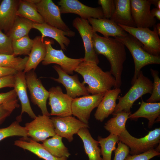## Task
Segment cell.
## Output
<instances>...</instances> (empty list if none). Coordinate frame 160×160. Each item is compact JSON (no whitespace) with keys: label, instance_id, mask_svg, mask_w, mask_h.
I'll return each instance as SVG.
<instances>
[{"label":"cell","instance_id":"1","mask_svg":"<svg viewBox=\"0 0 160 160\" xmlns=\"http://www.w3.org/2000/svg\"><path fill=\"white\" fill-rule=\"evenodd\" d=\"M92 42L96 54L105 56L110 63V71L116 81L114 88H120L122 84L123 64L127 58L125 45L114 38L102 37L94 32Z\"/></svg>","mask_w":160,"mask_h":160},{"label":"cell","instance_id":"2","mask_svg":"<svg viewBox=\"0 0 160 160\" xmlns=\"http://www.w3.org/2000/svg\"><path fill=\"white\" fill-rule=\"evenodd\" d=\"M74 71L82 76L84 81L82 83L88 84L87 89L92 95L105 94L115 86V79L110 71H103L95 63L83 61Z\"/></svg>","mask_w":160,"mask_h":160},{"label":"cell","instance_id":"3","mask_svg":"<svg viewBox=\"0 0 160 160\" xmlns=\"http://www.w3.org/2000/svg\"><path fill=\"white\" fill-rule=\"evenodd\" d=\"M128 49L133 59L135 65L134 76L131 81L132 85L144 67L150 64H160V56L151 55L143 48V44L136 38L128 33L125 36L114 37Z\"/></svg>","mask_w":160,"mask_h":160},{"label":"cell","instance_id":"4","mask_svg":"<svg viewBox=\"0 0 160 160\" xmlns=\"http://www.w3.org/2000/svg\"><path fill=\"white\" fill-rule=\"evenodd\" d=\"M153 86L152 82L141 71L128 92L122 97L118 96L119 102L116 105L113 115L114 116L121 112L131 113V108L134 102L144 95L151 94Z\"/></svg>","mask_w":160,"mask_h":160},{"label":"cell","instance_id":"5","mask_svg":"<svg viewBox=\"0 0 160 160\" xmlns=\"http://www.w3.org/2000/svg\"><path fill=\"white\" fill-rule=\"evenodd\" d=\"M118 137L119 141L130 148L131 155L139 154L154 149L160 143V128H156L139 138L132 136L126 129Z\"/></svg>","mask_w":160,"mask_h":160},{"label":"cell","instance_id":"6","mask_svg":"<svg viewBox=\"0 0 160 160\" xmlns=\"http://www.w3.org/2000/svg\"><path fill=\"white\" fill-rule=\"evenodd\" d=\"M44 42L46 46V53L42 62L44 65L56 64L67 74H73L79 64L84 61L82 58H70L65 55L62 49L57 50L53 48L52 46V41L51 40H45Z\"/></svg>","mask_w":160,"mask_h":160},{"label":"cell","instance_id":"7","mask_svg":"<svg viewBox=\"0 0 160 160\" xmlns=\"http://www.w3.org/2000/svg\"><path fill=\"white\" fill-rule=\"evenodd\" d=\"M128 33L138 40L143 45V49L150 54L160 56V40L159 36L153 29L139 28L119 25Z\"/></svg>","mask_w":160,"mask_h":160},{"label":"cell","instance_id":"8","mask_svg":"<svg viewBox=\"0 0 160 160\" xmlns=\"http://www.w3.org/2000/svg\"><path fill=\"white\" fill-rule=\"evenodd\" d=\"M105 94L83 96L72 99V114L84 123L88 124L91 112L97 107Z\"/></svg>","mask_w":160,"mask_h":160},{"label":"cell","instance_id":"9","mask_svg":"<svg viewBox=\"0 0 160 160\" xmlns=\"http://www.w3.org/2000/svg\"><path fill=\"white\" fill-rule=\"evenodd\" d=\"M26 79L27 88L29 90L32 102L40 108L42 115L49 116L50 113L47 106L49 91L43 86L33 70L27 73Z\"/></svg>","mask_w":160,"mask_h":160},{"label":"cell","instance_id":"10","mask_svg":"<svg viewBox=\"0 0 160 160\" xmlns=\"http://www.w3.org/2000/svg\"><path fill=\"white\" fill-rule=\"evenodd\" d=\"M72 25L78 31L83 42L85 50L84 61L98 65L100 61L94 50L92 42L93 31L88 20L77 17L73 20Z\"/></svg>","mask_w":160,"mask_h":160},{"label":"cell","instance_id":"11","mask_svg":"<svg viewBox=\"0 0 160 160\" xmlns=\"http://www.w3.org/2000/svg\"><path fill=\"white\" fill-rule=\"evenodd\" d=\"M28 137L33 140L43 142L56 133L54 126L49 116L39 115L31 121L25 124Z\"/></svg>","mask_w":160,"mask_h":160},{"label":"cell","instance_id":"12","mask_svg":"<svg viewBox=\"0 0 160 160\" xmlns=\"http://www.w3.org/2000/svg\"><path fill=\"white\" fill-rule=\"evenodd\" d=\"M49 91L50 115L61 117L72 116L71 105L73 98L64 93L60 86L52 87Z\"/></svg>","mask_w":160,"mask_h":160},{"label":"cell","instance_id":"13","mask_svg":"<svg viewBox=\"0 0 160 160\" xmlns=\"http://www.w3.org/2000/svg\"><path fill=\"white\" fill-rule=\"evenodd\" d=\"M61 14H76L84 19L89 18H104L101 7H92L87 6L78 0H60L58 2Z\"/></svg>","mask_w":160,"mask_h":160},{"label":"cell","instance_id":"14","mask_svg":"<svg viewBox=\"0 0 160 160\" xmlns=\"http://www.w3.org/2000/svg\"><path fill=\"white\" fill-rule=\"evenodd\" d=\"M132 15L136 27L148 28L153 27L156 19L151 14V0H130Z\"/></svg>","mask_w":160,"mask_h":160},{"label":"cell","instance_id":"15","mask_svg":"<svg viewBox=\"0 0 160 160\" xmlns=\"http://www.w3.org/2000/svg\"><path fill=\"white\" fill-rule=\"evenodd\" d=\"M56 134L66 138L69 142L73 140V135L82 128L89 127L88 124L81 121L72 116L51 118Z\"/></svg>","mask_w":160,"mask_h":160},{"label":"cell","instance_id":"16","mask_svg":"<svg viewBox=\"0 0 160 160\" xmlns=\"http://www.w3.org/2000/svg\"><path fill=\"white\" fill-rule=\"evenodd\" d=\"M45 23L64 31L70 30L62 19L59 7L52 0H41L36 5Z\"/></svg>","mask_w":160,"mask_h":160},{"label":"cell","instance_id":"17","mask_svg":"<svg viewBox=\"0 0 160 160\" xmlns=\"http://www.w3.org/2000/svg\"><path fill=\"white\" fill-rule=\"evenodd\" d=\"M58 75V78H51L54 81L62 84L65 87L66 94L72 98L76 97L89 95L85 85L79 81L77 74L70 76L57 65L53 66Z\"/></svg>","mask_w":160,"mask_h":160},{"label":"cell","instance_id":"18","mask_svg":"<svg viewBox=\"0 0 160 160\" xmlns=\"http://www.w3.org/2000/svg\"><path fill=\"white\" fill-rule=\"evenodd\" d=\"M33 28L40 32L42 39H44L45 37H49L55 39L64 51L66 50V47H68L70 43V40L66 36L73 37L76 34L75 32L72 30L64 31L45 22L41 24L33 23Z\"/></svg>","mask_w":160,"mask_h":160},{"label":"cell","instance_id":"19","mask_svg":"<svg viewBox=\"0 0 160 160\" xmlns=\"http://www.w3.org/2000/svg\"><path fill=\"white\" fill-rule=\"evenodd\" d=\"M14 89L20 101L21 105L20 114L16 118L17 121H22L23 114L27 113L31 118L34 119L36 116L31 107L27 92V84L25 73L23 71L18 72L15 75Z\"/></svg>","mask_w":160,"mask_h":160},{"label":"cell","instance_id":"20","mask_svg":"<svg viewBox=\"0 0 160 160\" xmlns=\"http://www.w3.org/2000/svg\"><path fill=\"white\" fill-rule=\"evenodd\" d=\"M19 0H3L0 4V31L8 36L17 17Z\"/></svg>","mask_w":160,"mask_h":160},{"label":"cell","instance_id":"21","mask_svg":"<svg viewBox=\"0 0 160 160\" xmlns=\"http://www.w3.org/2000/svg\"><path fill=\"white\" fill-rule=\"evenodd\" d=\"M94 32H98L102 34L103 37H120L126 36L128 33L121 27L110 19H88Z\"/></svg>","mask_w":160,"mask_h":160},{"label":"cell","instance_id":"22","mask_svg":"<svg viewBox=\"0 0 160 160\" xmlns=\"http://www.w3.org/2000/svg\"><path fill=\"white\" fill-rule=\"evenodd\" d=\"M121 91L120 88H115L105 94L94 114L96 120L102 122L113 113L116 106V100Z\"/></svg>","mask_w":160,"mask_h":160},{"label":"cell","instance_id":"23","mask_svg":"<svg viewBox=\"0 0 160 160\" xmlns=\"http://www.w3.org/2000/svg\"><path fill=\"white\" fill-rule=\"evenodd\" d=\"M115 9L110 19L118 25L136 27L131 12L130 0H114Z\"/></svg>","mask_w":160,"mask_h":160},{"label":"cell","instance_id":"24","mask_svg":"<svg viewBox=\"0 0 160 160\" xmlns=\"http://www.w3.org/2000/svg\"><path fill=\"white\" fill-rule=\"evenodd\" d=\"M33 40V44L25 69L23 71L25 73L32 70L34 71L39 64L44 60L46 55V45L41 36H37Z\"/></svg>","mask_w":160,"mask_h":160},{"label":"cell","instance_id":"25","mask_svg":"<svg viewBox=\"0 0 160 160\" xmlns=\"http://www.w3.org/2000/svg\"><path fill=\"white\" fill-rule=\"evenodd\" d=\"M160 115V103H150L144 102L141 99V103L139 108L135 113L131 114L129 119H137L139 118H144L148 120V127H152L156 120Z\"/></svg>","mask_w":160,"mask_h":160},{"label":"cell","instance_id":"26","mask_svg":"<svg viewBox=\"0 0 160 160\" xmlns=\"http://www.w3.org/2000/svg\"><path fill=\"white\" fill-rule=\"evenodd\" d=\"M81 139L89 160H103L98 141L93 139L87 128L80 129L77 133Z\"/></svg>","mask_w":160,"mask_h":160},{"label":"cell","instance_id":"27","mask_svg":"<svg viewBox=\"0 0 160 160\" xmlns=\"http://www.w3.org/2000/svg\"><path fill=\"white\" fill-rule=\"evenodd\" d=\"M14 144L32 153L44 160H67L68 158L66 157H57L54 156L45 149L41 144L32 139H29L28 141L21 140H16Z\"/></svg>","mask_w":160,"mask_h":160},{"label":"cell","instance_id":"28","mask_svg":"<svg viewBox=\"0 0 160 160\" xmlns=\"http://www.w3.org/2000/svg\"><path fill=\"white\" fill-rule=\"evenodd\" d=\"M62 137L55 134L52 137L47 139L41 144L43 147L54 156L68 158L71 154L62 140Z\"/></svg>","mask_w":160,"mask_h":160},{"label":"cell","instance_id":"29","mask_svg":"<svg viewBox=\"0 0 160 160\" xmlns=\"http://www.w3.org/2000/svg\"><path fill=\"white\" fill-rule=\"evenodd\" d=\"M17 16L28 19L35 23L44 22L38 11L36 5L30 3L25 0H19L16 12Z\"/></svg>","mask_w":160,"mask_h":160},{"label":"cell","instance_id":"30","mask_svg":"<svg viewBox=\"0 0 160 160\" xmlns=\"http://www.w3.org/2000/svg\"><path fill=\"white\" fill-rule=\"evenodd\" d=\"M131 114L124 112L117 113L105 124L104 128L110 134L119 136L126 129V123Z\"/></svg>","mask_w":160,"mask_h":160},{"label":"cell","instance_id":"31","mask_svg":"<svg viewBox=\"0 0 160 160\" xmlns=\"http://www.w3.org/2000/svg\"><path fill=\"white\" fill-rule=\"evenodd\" d=\"M33 23L28 19L17 16L8 36L13 40L28 35Z\"/></svg>","mask_w":160,"mask_h":160},{"label":"cell","instance_id":"32","mask_svg":"<svg viewBox=\"0 0 160 160\" xmlns=\"http://www.w3.org/2000/svg\"><path fill=\"white\" fill-rule=\"evenodd\" d=\"M28 56L22 58L12 54H0V67L13 69L17 72L24 71Z\"/></svg>","mask_w":160,"mask_h":160},{"label":"cell","instance_id":"33","mask_svg":"<svg viewBox=\"0 0 160 160\" xmlns=\"http://www.w3.org/2000/svg\"><path fill=\"white\" fill-rule=\"evenodd\" d=\"M97 139L101 147L103 160H111L112 152L116 149V144L119 141L118 136L110 134L105 138L98 136Z\"/></svg>","mask_w":160,"mask_h":160},{"label":"cell","instance_id":"34","mask_svg":"<svg viewBox=\"0 0 160 160\" xmlns=\"http://www.w3.org/2000/svg\"><path fill=\"white\" fill-rule=\"evenodd\" d=\"M33 40L28 35L12 40L13 54L15 56L21 55H29L32 48Z\"/></svg>","mask_w":160,"mask_h":160},{"label":"cell","instance_id":"35","mask_svg":"<svg viewBox=\"0 0 160 160\" xmlns=\"http://www.w3.org/2000/svg\"><path fill=\"white\" fill-rule=\"evenodd\" d=\"M16 121L12 122L9 126L0 129V141L5 138L13 136H22L25 139H28L27 132L25 127L19 124Z\"/></svg>","mask_w":160,"mask_h":160},{"label":"cell","instance_id":"36","mask_svg":"<svg viewBox=\"0 0 160 160\" xmlns=\"http://www.w3.org/2000/svg\"><path fill=\"white\" fill-rule=\"evenodd\" d=\"M150 71L153 79V89L151 95L146 100L147 102L156 103L160 101V79L159 72L152 68Z\"/></svg>","mask_w":160,"mask_h":160},{"label":"cell","instance_id":"37","mask_svg":"<svg viewBox=\"0 0 160 160\" xmlns=\"http://www.w3.org/2000/svg\"><path fill=\"white\" fill-rule=\"evenodd\" d=\"M17 99L0 104V124L16 108L19 107Z\"/></svg>","mask_w":160,"mask_h":160},{"label":"cell","instance_id":"38","mask_svg":"<svg viewBox=\"0 0 160 160\" xmlns=\"http://www.w3.org/2000/svg\"><path fill=\"white\" fill-rule=\"evenodd\" d=\"M12 39L0 31V54H12Z\"/></svg>","mask_w":160,"mask_h":160},{"label":"cell","instance_id":"39","mask_svg":"<svg viewBox=\"0 0 160 160\" xmlns=\"http://www.w3.org/2000/svg\"><path fill=\"white\" fill-rule=\"evenodd\" d=\"M98 2L101 6L104 18L110 19L115 9L114 0H99Z\"/></svg>","mask_w":160,"mask_h":160},{"label":"cell","instance_id":"40","mask_svg":"<svg viewBox=\"0 0 160 160\" xmlns=\"http://www.w3.org/2000/svg\"><path fill=\"white\" fill-rule=\"evenodd\" d=\"M160 155V152L153 149L139 154L132 155L129 154L124 160H149Z\"/></svg>","mask_w":160,"mask_h":160},{"label":"cell","instance_id":"41","mask_svg":"<svg viewBox=\"0 0 160 160\" xmlns=\"http://www.w3.org/2000/svg\"><path fill=\"white\" fill-rule=\"evenodd\" d=\"M129 148L120 141L114 151L115 156L113 160H124L129 153Z\"/></svg>","mask_w":160,"mask_h":160},{"label":"cell","instance_id":"42","mask_svg":"<svg viewBox=\"0 0 160 160\" xmlns=\"http://www.w3.org/2000/svg\"><path fill=\"white\" fill-rule=\"evenodd\" d=\"M15 83V75L0 77V89L5 87H14Z\"/></svg>","mask_w":160,"mask_h":160},{"label":"cell","instance_id":"43","mask_svg":"<svg viewBox=\"0 0 160 160\" xmlns=\"http://www.w3.org/2000/svg\"><path fill=\"white\" fill-rule=\"evenodd\" d=\"M17 97L14 89L6 92L0 93V104L17 99Z\"/></svg>","mask_w":160,"mask_h":160},{"label":"cell","instance_id":"44","mask_svg":"<svg viewBox=\"0 0 160 160\" xmlns=\"http://www.w3.org/2000/svg\"><path fill=\"white\" fill-rule=\"evenodd\" d=\"M17 72L11 68L0 67V77L8 75H15Z\"/></svg>","mask_w":160,"mask_h":160},{"label":"cell","instance_id":"45","mask_svg":"<svg viewBox=\"0 0 160 160\" xmlns=\"http://www.w3.org/2000/svg\"><path fill=\"white\" fill-rule=\"evenodd\" d=\"M151 13L154 17H156L158 20H160V9L154 8L151 10Z\"/></svg>","mask_w":160,"mask_h":160},{"label":"cell","instance_id":"46","mask_svg":"<svg viewBox=\"0 0 160 160\" xmlns=\"http://www.w3.org/2000/svg\"><path fill=\"white\" fill-rule=\"evenodd\" d=\"M151 4H153L156 8L160 9V0H151Z\"/></svg>","mask_w":160,"mask_h":160},{"label":"cell","instance_id":"47","mask_svg":"<svg viewBox=\"0 0 160 160\" xmlns=\"http://www.w3.org/2000/svg\"><path fill=\"white\" fill-rule=\"evenodd\" d=\"M153 29L156 31L158 35L160 36V23H157L153 26Z\"/></svg>","mask_w":160,"mask_h":160},{"label":"cell","instance_id":"48","mask_svg":"<svg viewBox=\"0 0 160 160\" xmlns=\"http://www.w3.org/2000/svg\"><path fill=\"white\" fill-rule=\"evenodd\" d=\"M28 3L36 5L41 1V0H26Z\"/></svg>","mask_w":160,"mask_h":160},{"label":"cell","instance_id":"49","mask_svg":"<svg viewBox=\"0 0 160 160\" xmlns=\"http://www.w3.org/2000/svg\"><path fill=\"white\" fill-rule=\"evenodd\" d=\"M0 1H1L0 0Z\"/></svg>","mask_w":160,"mask_h":160}]
</instances>
